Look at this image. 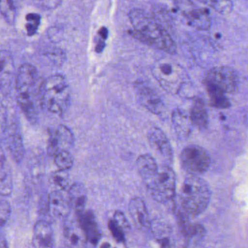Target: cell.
I'll return each mask as SVG.
<instances>
[{"mask_svg": "<svg viewBox=\"0 0 248 248\" xmlns=\"http://www.w3.org/2000/svg\"><path fill=\"white\" fill-rule=\"evenodd\" d=\"M159 166L149 154H143L136 160V168L144 184L150 181L157 172Z\"/></svg>", "mask_w": 248, "mask_h": 248, "instance_id": "obj_20", "label": "cell"}, {"mask_svg": "<svg viewBox=\"0 0 248 248\" xmlns=\"http://www.w3.org/2000/svg\"><path fill=\"white\" fill-rule=\"evenodd\" d=\"M41 7H45L47 9H53L59 6L62 2L61 1H44V2H38Z\"/></svg>", "mask_w": 248, "mask_h": 248, "instance_id": "obj_35", "label": "cell"}, {"mask_svg": "<svg viewBox=\"0 0 248 248\" xmlns=\"http://www.w3.org/2000/svg\"><path fill=\"white\" fill-rule=\"evenodd\" d=\"M1 85L2 88L8 85L11 77L13 76V71H14V63H13L12 57L9 52L6 50L1 51Z\"/></svg>", "mask_w": 248, "mask_h": 248, "instance_id": "obj_24", "label": "cell"}, {"mask_svg": "<svg viewBox=\"0 0 248 248\" xmlns=\"http://www.w3.org/2000/svg\"><path fill=\"white\" fill-rule=\"evenodd\" d=\"M183 168L189 175L200 176L207 172L211 164L208 152L197 145H190L184 148L181 154Z\"/></svg>", "mask_w": 248, "mask_h": 248, "instance_id": "obj_7", "label": "cell"}, {"mask_svg": "<svg viewBox=\"0 0 248 248\" xmlns=\"http://www.w3.org/2000/svg\"><path fill=\"white\" fill-rule=\"evenodd\" d=\"M108 227L113 237L117 242L120 243L125 242V232L120 228L112 218L108 220Z\"/></svg>", "mask_w": 248, "mask_h": 248, "instance_id": "obj_31", "label": "cell"}, {"mask_svg": "<svg viewBox=\"0 0 248 248\" xmlns=\"http://www.w3.org/2000/svg\"><path fill=\"white\" fill-rule=\"evenodd\" d=\"M1 181H0V192L2 197L11 195L14 188L12 174L5 159L3 152L1 155Z\"/></svg>", "mask_w": 248, "mask_h": 248, "instance_id": "obj_23", "label": "cell"}, {"mask_svg": "<svg viewBox=\"0 0 248 248\" xmlns=\"http://www.w3.org/2000/svg\"><path fill=\"white\" fill-rule=\"evenodd\" d=\"M147 137L153 150L166 162L171 163L173 160V152L165 133L159 127H153L148 132Z\"/></svg>", "mask_w": 248, "mask_h": 248, "instance_id": "obj_13", "label": "cell"}, {"mask_svg": "<svg viewBox=\"0 0 248 248\" xmlns=\"http://www.w3.org/2000/svg\"><path fill=\"white\" fill-rule=\"evenodd\" d=\"M202 3L207 5L217 11L219 14H229L233 8V3L231 1H224V0H212V1H201Z\"/></svg>", "mask_w": 248, "mask_h": 248, "instance_id": "obj_29", "label": "cell"}, {"mask_svg": "<svg viewBox=\"0 0 248 248\" xmlns=\"http://www.w3.org/2000/svg\"><path fill=\"white\" fill-rule=\"evenodd\" d=\"M193 124L200 129H204L208 124V115L207 109L202 101L196 100L189 113Z\"/></svg>", "mask_w": 248, "mask_h": 248, "instance_id": "obj_22", "label": "cell"}, {"mask_svg": "<svg viewBox=\"0 0 248 248\" xmlns=\"http://www.w3.org/2000/svg\"><path fill=\"white\" fill-rule=\"evenodd\" d=\"M47 211L53 218H68L70 213L71 206L69 200H66L59 191H53L47 196Z\"/></svg>", "mask_w": 248, "mask_h": 248, "instance_id": "obj_16", "label": "cell"}, {"mask_svg": "<svg viewBox=\"0 0 248 248\" xmlns=\"http://www.w3.org/2000/svg\"><path fill=\"white\" fill-rule=\"evenodd\" d=\"M206 84L219 88L226 93H232L237 88V76L234 71L231 68L227 66H216L209 71Z\"/></svg>", "mask_w": 248, "mask_h": 248, "instance_id": "obj_10", "label": "cell"}, {"mask_svg": "<svg viewBox=\"0 0 248 248\" xmlns=\"http://www.w3.org/2000/svg\"><path fill=\"white\" fill-rule=\"evenodd\" d=\"M172 123L177 135L180 138L188 137L194 125L189 114L180 108L174 110L172 112Z\"/></svg>", "mask_w": 248, "mask_h": 248, "instance_id": "obj_21", "label": "cell"}, {"mask_svg": "<svg viewBox=\"0 0 248 248\" xmlns=\"http://www.w3.org/2000/svg\"><path fill=\"white\" fill-rule=\"evenodd\" d=\"M1 12L5 19L10 23H13L15 18L16 8L14 2L8 0H2L1 2Z\"/></svg>", "mask_w": 248, "mask_h": 248, "instance_id": "obj_32", "label": "cell"}, {"mask_svg": "<svg viewBox=\"0 0 248 248\" xmlns=\"http://www.w3.org/2000/svg\"><path fill=\"white\" fill-rule=\"evenodd\" d=\"M98 34H99L100 37L101 39H102L103 40L106 41L108 38V30L107 27H103L100 29L99 31H98Z\"/></svg>", "mask_w": 248, "mask_h": 248, "instance_id": "obj_37", "label": "cell"}, {"mask_svg": "<svg viewBox=\"0 0 248 248\" xmlns=\"http://www.w3.org/2000/svg\"><path fill=\"white\" fill-rule=\"evenodd\" d=\"M11 204L6 200H2L0 205V223L2 227L6 224L11 217Z\"/></svg>", "mask_w": 248, "mask_h": 248, "instance_id": "obj_33", "label": "cell"}, {"mask_svg": "<svg viewBox=\"0 0 248 248\" xmlns=\"http://www.w3.org/2000/svg\"><path fill=\"white\" fill-rule=\"evenodd\" d=\"M128 211L135 226L139 230H150L152 220L144 200L141 197H133L128 204Z\"/></svg>", "mask_w": 248, "mask_h": 248, "instance_id": "obj_14", "label": "cell"}, {"mask_svg": "<svg viewBox=\"0 0 248 248\" xmlns=\"http://www.w3.org/2000/svg\"><path fill=\"white\" fill-rule=\"evenodd\" d=\"M70 95V88L63 75L49 77L40 84V104L53 114L59 116L65 114L69 107Z\"/></svg>", "mask_w": 248, "mask_h": 248, "instance_id": "obj_3", "label": "cell"}, {"mask_svg": "<svg viewBox=\"0 0 248 248\" xmlns=\"http://www.w3.org/2000/svg\"><path fill=\"white\" fill-rule=\"evenodd\" d=\"M133 88L136 98L142 107L156 115H160L165 111L163 101L146 82L142 80L136 81Z\"/></svg>", "mask_w": 248, "mask_h": 248, "instance_id": "obj_8", "label": "cell"}, {"mask_svg": "<svg viewBox=\"0 0 248 248\" xmlns=\"http://www.w3.org/2000/svg\"><path fill=\"white\" fill-rule=\"evenodd\" d=\"M75 143V136L72 130L63 124H59L50 133L47 140V152L54 157L62 151H69Z\"/></svg>", "mask_w": 248, "mask_h": 248, "instance_id": "obj_11", "label": "cell"}, {"mask_svg": "<svg viewBox=\"0 0 248 248\" xmlns=\"http://www.w3.org/2000/svg\"><path fill=\"white\" fill-rule=\"evenodd\" d=\"M38 73L33 65L25 63L18 69L16 80L17 102L29 121L35 123L38 118L36 91Z\"/></svg>", "mask_w": 248, "mask_h": 248, "instance_id": "obj_2", "label": "cell"}, {"mask_svg": "<svg viewBox=\"0 0 248 248\" xmlns=\"http://www.w3.org/2000/svg\"><path fill=\"white\" fill-rule=\"evenodd\" d=\"M32 244L34 248H54V233L47 220H40L34 225Z\"/></svg>", "mask_w": 248, "mask_h": 248, "instance_id": "obj_15", "label": "cell"}, {"mask_svg": "<svg viewBox=\"0 0 248 248\" xmlns=\"http://www.w3.org/2000/svg\"><path fill=\"white\" fill-rule=\"evenodd\" d=\"M176 7L191 27L199 30H207L211 26L208 11L197 6L194 2L181 1L176 2Z\"/></svg>", "mask_w": 248, "mask_h": 248, "instance_id": "obj_9", "label": "cell"}, {"mask_svg": "<svg viewBox=\"0 0 248 248\" xmlns=\"http://www.w3.org/2000/svg\"><path fill=\"white\" fill-rule=\"evenodd\" d=\"M151 197L159 203H166L175 197L176 175L168 165H161L156 175L144 184Z\"/></svg>", "mask_w": 248, "mask_h": 248, "instance_id": "obj_6", "label": "cell"}, {"mask_svg": "<svg viewBox=\"0 0 248 248\" xmlns=\"http://www.w3.org/2000/svg\"><path fill=\"white\" fill-rule=\"evenodd\" d=\"M106 43L104 40L102 39H100L97 41L96 45H95V50L96 53H101L104 51V48H105Z\"/></svg>", "mask_w": 248, "mask_h": 248, "instance_id": "obj_36", "label": "cell"}, {"mask_svg": "<svg viewBox=\"0 0 248 248\" xmlns=\"http://www.w3.org/2000/svg\"><path fill=\"white\" fill-rule=\"evenodd\" d=\"M63 234L68 248H86L85 236L78 220L75 221L66 219L63 226Z\"/></svg>", "mask_w": 248, "mask_h": 248, "instance_id": "obj_17", "label": "cell"}, {"mask_svg": "<svg viewBox=\"0 0 248 248\" xmlns=\"http://www.w3.org/2000/svg\"><path fill=\"white\" fill-rule=\"evenodd\" d=\"M54 163L60 170L68 171L73 166V156L69 151H62L55 155Z\"/></svg>", "mask_w": 248, "mask_h": 248, "instance_id": "obj_28", "label": "cell"}, {"mask_svg": "<svg viewBox=\"0 0 248 248\" xmlns=\"http://www.w3.org/2000/svg\"><path fill=\"white\" fill-rule=\"evenodd\" d=\"M27 24L25 25L26 31L29 36L34 35L38 30L41 22V16L35 13H30L26 16Z\"/></svg>", "mask_w": 248, "mask_h": 248, "instance_id": "obj_30", "label": "cell"}, {"mask_svg": "<svg viewBox=\"0 0 248 248\" xmlns=\"http://www.w3.org/2000/svg\"><path fill=\"white\" fill-rule=\"evenodd\" d=\"M50 181H51L52 184L62 191L69 190L71 187L68 171L60 170L56 171L52 174Z\"/></svg>", "mask_w": 248, "mask_h": 248, "instance_id": "obj_27", "label": "cell"}, {"mask_svg": "<svg viewBox=\"0 0 248 248\" xmlns=\"http://www.w3.org/2000/svg\"><path fill=\"white\" fill-rule=\"evenodd\" d=\"M206 85L212 106L217 108H227L230 107V102L226 98V93L213 85Z\"/></svg>", "mask_w": 248, "mask_h": 248, "instance_id": "obj_26", "label": "cell"}, {"mask_svg": "<svg viewBox=\"0 0 248 248\" xmlns=\"http://www.w3.org/2000/svg\"><path fill=\"white\" fill-rule=\"evenodd\" d=\"M77 220L82 229L87 245L95 248L101 238V232L95 215L91 210L77 214Z\"/></svg>", "mask_w": 248, "mask_h": 248, "instance_id": "obj_12", "label": "cell"}, {"mask_svg": "<svg viewBox=\"0 0 248 248\" xmlns=\"http://www.w3.org/2000/svg\"><path fill=\"white\" fill-rule=\"evenodd\" d=\"M151 230L160 248H175L172 230L167 223L160 220H152Z\"/></svg>", "mask_w": 248, "mask_h": 248, "instance_id": "obj_19", "label": "cell"}, {"mask_svg": "<svg viewBox=\"0 0 248 248\" xmlns=\"http://www.w3.org/2000/svg\"><path fill=\"white\" fill-rule=\"evenodd\" d=\"M68 200L71 208L75 210L77 214L85 211L88 202V191L82 183H75L71 185L68 190Z\"/></svg>", "mask_w": 248, "mask_h": 248, "instance_id": "obj_18", "label": "cell"}, {"mask_svg": "<svg viewBox=\"0 0 248 248\" xmlns=\"http://www.w3.org/2000/svg\"><path fill=\"white\" fill-rule=\"evenodd\" d=\"M152 72L161 87L170 93L180 95L189 84L186 71L178 63L168 59L155 62Z\"/></svg>", "mask_w": 248, "mask_h": 248, "instance_id": "obj_5", "label": "cell"}, {"mask_svg": "<svg viewBox=\"0 0 248 248\" xmlns=\"http://www.w3.org/2000/svg\"><path fill=\"white\" fill-rule=\"evenodd\" d=\"M180 197L184 214L188 217H197L208 207L211 191L204 179L189 175L183 183Z\"/></svg>", "mask_w": 248, "mask_h": 248, "instance_id": "obj_4", "label": "cell"}, {"mask_svg": "<svg viewBox=\"0 0 248 248\" xmlns=\"http://www.w3.org/2000/svg\"><path fill=\"white\" fill-rule=\"evenodd\" d=\"M111 245H110L109 243H104L101 245V248H111Z\"/></svg>", "mask_w": 248, "mask_h": 248, "instance_id": "obj_39", "label": "cell"}, {"mask_svg": "<svg viewBox=\"0 0 248 248\" xmlns=\"http://www.w3.org/2000/svg\"><path fill=\"white\" fill-rule=\"evenodd\" d=\"M8 149L14 160L19 163L24 156V146L22 138L19 133H14L10 136L8 140Z\"/></svg>", "mask_w": 248, "mask_h": 248, "instance_id": "obj_25", "label": "cell"}, {"mask_svg": "<svg viewBox=\"0 0 248 248\" xmlns=\"http://www.w3.org/2000/svg\"><path fill=\"white\" fill-rule=\"evenodd\" d=\"M0 248H9L8 242H7L6 239L4 237H2V239H1V242H0Z\"/></svg>", "mask_w": 248, "mask_h": 248, "instance_id": "obj_38", "label": "cell"}, {"mask_svg": "<svg viewBox=\"0 0 248 248\" xmlns=\"http://www.w3.org/2000/svg\"><path fill=\"white\" fill-rule=\"evenodd\" d=\"M112 219L120 228H122V229L124 231V232H126L127 230H130V223H129L127 217H126L125 215H124L123 212L120 211V210H117V211L114 213Z\"/></svg>", "mask_w": 248, "mask_h": 248, "instance_id": "obj_34", "label": "cell"}, {"mask_svg": "<svg viewBox=\"0 0 248 248\" xmlns=\"http://www.w3.org/2000/svg\"><path fill=\"white\" fill-rule=\"evenodd\" d=\"M128 17L133 29L129 32L135 38L170 54L176 52V46L166 30L143 10L133 8Z\"/></svg>", "mask_w": 248, "mask_h": 248, "instance_id": "obj_1", "label": "cell"}]
</instances>
